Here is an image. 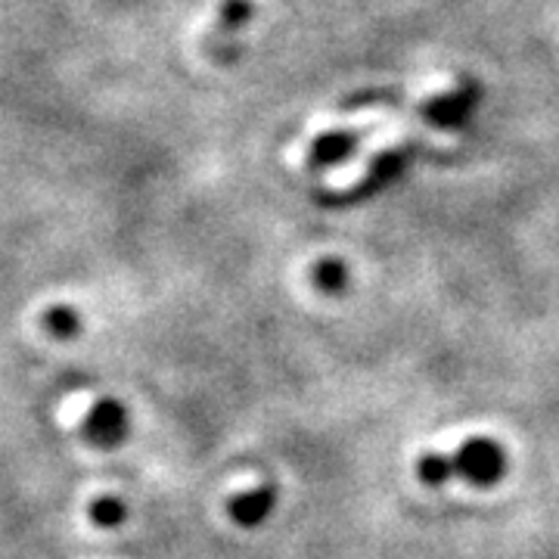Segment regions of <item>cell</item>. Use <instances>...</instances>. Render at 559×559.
I'll return each instance as SVG.
<instances>
[{
    "label": "cell",
    "mask_w": 559,
    "mask_h": 559,
    "mask_svg": "<svg viewBox=\"0 0 559 559\" xmlns=\"http://www.w3.org/2000/svg\"><path fill=\"white\" fill-rule=\"evenodd\" d=\"M451 460H454V476L466 479L476 488H488L503 479V473H507V454L498 441L491 439L463 441Z\"/></svg>",
    "instance_id": "1"
},
{
    "label": "cell",
    "mask_w": 559,
    "mask_h": 559,
    "mask_svg": "<svg viewBox=\"0 0 559 559\" xmlns=\"http://www.w3.org/2000/svg\"><path fill=\"white\" fill-rule=\"evenodd\" d=\"M479 100V87L476 84H463V87H454V91L439 94V97H432V100L426 103V116H429V121H436L439 128H460V124H466V121L473 119Z\"/></svg>",
    "instance_id": "2"
},
{
    "label": "cell",
    "mask_w": 559,
    "mask_h": 559,
    "mask_svg": "<svg viewBox=\"0 0 559 559\" xmlns=\"http://www.w3.org/2000/svg\"><path fill=\"white\" fill-rule=\"evenodd\" d=\"M84 432L87 439L97 444H119L128 436V411L119 401L106 399L91 407V414L84 419Z\"/></svg>",
    "instance_id": "3"
},
{
    "label": "cell",
    "mask_w": 559,
    "mask_h": 559,
    "mask_svg": "<svg viewBox=\"0 0 559 559\" xmlns=\"http://www.w3.org/2000/svg\"><path fill=\"white\" fill-rule=\"evenodd\" d=\"M274 488H267V485H261V488H252V491H246L240 498H234L230 503V516L246 525V528H252V525H259V522L267 520V513L274 510Z\"/></svg>",
    "instance_id": "4"
},
{
    "label": "cell",
    "mask_w": 559,
    "mask_h": 559,
    "mask_svg": "<svg viewBox=\"0 0 559 559\" xmlns=\"http://www.w3.org/2000/svg\"><path fill=\"white\" fill-rule=\"evenodd\" d=\"M417 473L426 485L441 488L444 481L454 476V460L448 457V454H423V457H419Z\"/></svg>",
    "instance_id": "5"
},
{
    "label": "cell",
    "mask_w": 559,
    "mask_h": 559,
    "mask_svg": "<svg viewBox=\"0 0 559 559\" xmlns=\"http://www.w3.org/2000/svg\"><path fill=\"white\" fill-rule=\"evenodd\" d=\"M94 520L100 525H119L124 520V503L116 498H103L94 503Z\"/></svg>",
    "instance_id": "6"
},
{
    "label": "cell",
    "mask_w": 559,
    "mask_h": 559,
    "mask_svg": "<svg viewBox=\"0 0 559 559\" xmlns=\"http://www.w3.org/2000/svg\"><path fill=\"white\" fill-rule=\"evenodd\" d=\"M318 283L326 293H336V289L345 286V267L340 261H323L318 267Z\"/></svg>",
    "instance_id": "7"
}]
</instances>
